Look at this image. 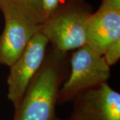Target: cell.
<instances>
[{"instance_id":"6da1fadb","label":"cell","mask_w":120,"mask_h":120,"mask_svg":"<svg viewBox=\"0 0 120 120\" xmlns=\"http://www.w3.org/2000/svg\"><path fill=\"white\" fill-rule=\"evenodd\" d=\"M66 53L52 47L26 90L13 120H54Z\"/></svg>"},{"instance_id":"7a4b0ae2","label":"cell","mask_w":120,"mask_h":120,"mask_svg":"<svg viewBox=\"0 0 120 120\" xmlns=\"http://www.w3.org/2000/svg\"><path fill=\"white\" fill-rule=\"evenodd\" d=\"M91 13L80 4L67 2L47 17L41 29L52 47L67 53L86 44V28Z\"/></svg>"},{"instance_id":"3957f363","label":"cell","mask_w":120,"mask_h":120,"mask_svg":"<svg viewBox=\"0 0 120 120\" xmlns=\"http://www.w3.org/2000/svg\"><path fill=\"white\" fill-rule=\"evenodd\" d=\"M71 73L61 86L57 103L73 101L79 95L107 82L110 66L103 56L84 45L74 52L71 58Z\"/></svg>"},{"instance_id":"277c9868","label":"cell","mask_w":120,"mask_h":120,"mask_svg":"<svg viewBox=\"0 0 120 120\" xmlns=\"http://www.w3.org/2000/svg\"><path fill=\"white\" fill-rule=\"evenodd\" d=\"M49 41L40 31L28 43L16 61L11 65L8 77V98L15 111L17 109L30 82L41 67L47 54Z\"/></svg>"},{"instance_id":"5b68a950","label":"cell","mask_w":120,"mask_h":120,"mask_svg":"<svg viewBox=\"0 0 120 120\" xmlns=\"http://www.w3.org/2000/svg\"><path fill=\"white\" fill-rule=\"evenodd\" d=\"M73 101L72 120H120V94L107 82L82 93Z\"/></svg>"},{"instance_id":"8992f818","label":"cell","mask_w":120,"mask_h":120,"mask_svg":"<svg viewBox=\"0 0 120 120\" xmlns=\"http://www.w3.org/2000/svg\"><path fill=\"white\" fill-rule=\"evenodd\" d=\"M120 39V0H102L91 13L86 28V45L103 56L112 43Z\"/></svg>"},{"instance_id":"52a82bcc","label":"cell","mask_w":120,"mask_h":120,"mask_svg":"<svg viewBox=\"0 0 120 120\" xmlns=\"http://www.w3.org/2000/svg\"><path fill=\"white\" fill-rule=\"evenodd\" d=\"M4 18V29L0 35V64L10 67L42 26L19 17L5 15Z\"/></svg>"},{"instance_id":"ba28073f","label":"cell","mask_w":120,"mask_h":120,"mask_svg":"<svg viewBox=\"0 0 120 120\" xmlns=\"http://www.w3.org/2000/svg\"><path fill=\"white\" fill-rule=\"evenodd\" d=\"M4 15L19 17L38 26L45 22L41 0H0Z\"/></svg>"},{"instance_id":"9c48e42d","label":"cell","mask_w":120,"mask_h":120,"mask_svg":"<svg viewBox=\"0 0 120 120\" xmlns=\"http://www.w3.org/2000/svg\"><path fill=\"white\" fill-rule=\"evenodd\" d=\"M103 56L109 66L116 64L120 58V39L109 45Z\"/></svg>"},{"instance_id":"30bf717a","label":"cell","mask_w":120,"mask_h":120,"mask_svg":"<svg viewBox=\"0 0 120 120\" xmlns=\"http://www.w3.org/2000/svg\"><path fill=\"white\" fill-rule=\"evenodd\" d=\"M61 0H41L45 20L47 17L54 13L60 6Z\"/></svg>"},{"instance_id":"8fae6325","label":"cell","mask_w":120,"mask_h":120,"mask_svg":"<svg viewBox=\"0 0 120 120\" xmlns=\"http://www.w3.org/2000/svg\"><path fill=\"white\" fill-rule=\"evenodd\" d=\"M54 120H72L70 118H68V119H65V120H62V119H60V118H58V117H56V119Z\"/></svg>"}]
</instances>
